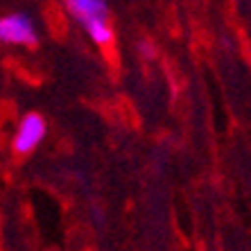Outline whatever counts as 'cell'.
<instances>
[{
  "instance_id": "obj_1",
  "label": "cell",
  "mask_w": 251,
  "mask_h": 251,
  "mask_svg": "<svg viewBox=\"0 0 251 251\" xmlns=\"http://www.w3.org/2000/svg\"><path fill=\"white\" fill-rule=\"evenodd\" d=\"M0 41L5 43H36V29L27 14H12L0 18Z\"/></svg>"
},
{
  "instance_id": "obj_2",
  "label": "cell",
  "mask_w": 251,
  "mask_h": 251,
  "mask_svg": "<svg viewBox=\"0 0 251 251\" xmlns=\"http://www.w3.org/2000/svg\"><path fill=\"white\" fill-rule=\"evenodd\" d=\"M46 136V120L39 113H27L18 125V131L14 136V152L27 154L32 152Z\"/></svg>"
},
{
  "instance_id": "obj_3",
  "label": "cell",
  "mask_w": 251,
  "mask_h": 251,
  "mask_svg": "<svg viewBox=\"0 0 251 251\" xmlns=\"http://www.w3.org/2000/svg\"><path fill=\"white\" fill-rule=\"evenodd\" d=\"M66 7L84 25L93 23V21H106V14H109L104 0H66Z\"/></svg>"
},
{
  "instance_id": "obj_4",
  "label": "cell",
  "mask_w": 251,
  "mask_h": 251,
  "mask_svg": "<svg viewBox=\"0 0 251 251\" xmlns=\"http://www.w3.org/2000/svg\"><path fill=\"white\" fill-rule=\"evenodd\" d=\"M88 34H91V39H93L95 43H100V46H104V43H109L113 39V32L111 27L104 23V21H93V23L86 25Z\"/></svg>"
}]
</instances>
